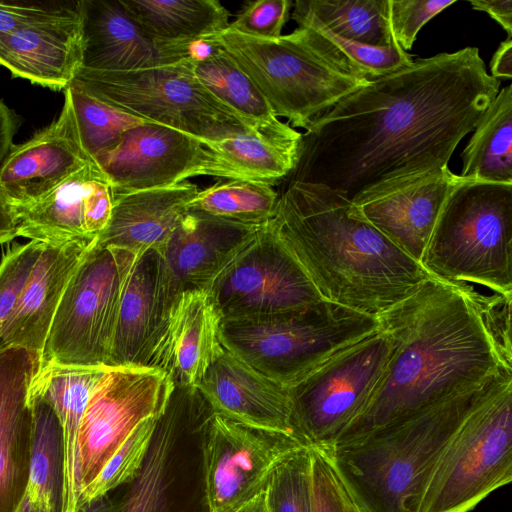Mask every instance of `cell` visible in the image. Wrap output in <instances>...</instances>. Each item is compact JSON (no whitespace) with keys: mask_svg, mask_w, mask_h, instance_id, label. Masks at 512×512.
Returning a JSON list of instances; mask_svg holds the SVG:
<instances>
[{"mask_svg":"<svg viewBox=\"0 0 512 512\" xmlns=\"http://www.w3.org/2000/svg\"><path fill=\"white\" fill-rule=\"evenodd\" d=\"M499 90L477 47L416 59L317 118L286 182L321 184L358 204L445 170Z\"/></svg>","mask_w":512,"mask_h":512,"instance_id":"obj_1","label":"cell"},{"mask_svg":"<svg viewBox=\"0 0 512 512\" xmlns=\"http://www.w3.org/2000/svg\"><path fill=\"white\" fill-rule=\"evenodd\" d=\"M511 300L430 277L378 317L393 341L360 413L331 446L358 439L512 369ZM330 447V446H329Z\"/></svg>","mask_w":512,"mask_h":512,"instance_id":"obj_2","label":"cell"},{"mask_svg":"<svg viewBox=\"0 0 512 512\" xmlns=\"http://www.w3.org/2000/svg\"><path fill=\"white\" fill-rule=\"evenodd\" d=\"M270 227L326 301L379 317L430 278L341 193L287 181Z\"/></svg>","mask_w":512,"mask_h":512,"instance_id":"obj_3","label":"cell"},{"mask_svg":"<svg viewBox=\"0 0 512 512\" xmlns=\"http://www.w3.org/2000/svg\"><path fill=\"white\" fill-rule=\"evenodd\" d=\"M506 370L512 369L358 439L319 449L366 512H419L447 443Z\"/></svg>","mask_w":512,"mask_h":512,"instance_id":"obj_4","label":"cell"},{"mask_svg":"<svg viewBox=\"0 0 512 512\" xmlns=\"http://www.w3.org/2000/svg\"><path fill=\"white\" fill-rule=\"evenodd\" d=\"M247 74L274 114L292 128L307 129L317 118L368 80L314 29L298 26L274 39L231 30L207 38Z\"/></svg>","mask_w":512,"mask_h":512,"instance_id":"obj_5","label":"cell"},{"mask_svg":"<svg viewBox=\"0 0 512 512\" xmlns=\"http://www.w3.org/2000/svg\"><path fill=\"white\" fill-rule=\"evenodd\" d=\"M214 414L197 387L173 384L139 470L109 493L116 512H210L205 444Z\"/></svg>","mask_w":512,"mask_h":512,"instance_id":"obj_6","label":"cell"},{"mask_svg":"<svg viewBox=\"0 0 512 512\" xmlns=\"http://www.w3.org/2000/svg\"><path fill=\"white\" fill-rule=\"evenodd\" d=\"M420 264L430 277L484 286L512 299V184L459 183Z\"/></svg>","mask_w":512,"mask_h":512,"instance_id":"obj_7","label":"cell"},{"mask_svg":"<svg viewBox=\"0 0 512 512\" xmlns=\"http://www.w3.org/2000/svg\"><path fill=\"white\" fill-rule=\"evenodd\" d=\"M380 329L377 317L323 300L299 311L221 319L218 336L228 352L288 388Z\"/></svg>","mask_w":512,"mask_h":512,"instance_id":"obj_8","label":"cell"},{"mask_svg":"<svg viewBox=\"0 0 512 512\" xmlns=\"http://www.w3.org/2000/svg\"><path fill=\"white\" fill-rule=\"evenodd\" d=\"M511 480L512 370H506L447 443L419 512H470Z\"/></svg>","mask_w":512,"mask_h":512,"instance_id":"obj_9","label":"cell"},{"mask_svg":"<svg viewBox=\"0 0 512 512\" xmlns=\"http://www.w3.org/2000/svg\"><path fill=\"white\" fill-rule=\"evenodd\" d=\"M72 82L119 111L180 130L198 140L247 129L202 85L190 58L132 71L80 68Z\"/></svg>","mask_w":512,"mask_h":512,"instance_id":"obj_10","label":"cell"},{"mask_svg":"<svg viewBox=\"0 0 512 512\" xmlns=\"http://www.w3.org/2000/svg\"><path fill=\"white\" fill-rule=\"evenodd\" d=\"M136 258L96 242L86 252L54 315L41 367H108L122 291Z\"/></svg>","mask_w":512,"mask_h":512,"instance_id":"obj_11","label":"cell"},{"mask_svg":"<svg viewBox=\"0 0 512 512\" xmlns=\"http://www.w3.org/2000/svg\"><path fill=\"white\" fill-rule=\"evenodd\" d=\"M393 341L380 329L328 358L288 387L296 435L325 448L360 413L389 362Z\"/></svg>","mask_w":512,"mask_h":512,"instance_id":"obj_12","label":"cell"},{"mask_svg":"<svg viewBox=\"0 0 512 512\" xmlns=\"http://www.w3.org/2000/svg\"><path fill=\"white\" fill-rule=\"evenodd\" d=\"M207 291L221 319L299 311L324 300L269 223Z\"/></svg>","mask_w":512,"mask_h":512,"instance_id":"obj_13","label":"cell"},{"mask_svg":"<svg viewBox=\"0 0 512 512\" xmlns=\"http://www.w3.org/2000/svg\"><path fill=\"white\" fill-rule=\"evenodd\" d=\"M172 386L169 377L157 369L106 370L89 398L78 430L80 494L132 431L159 413Z\"/></svg>","mask_w":512,"mask_h":512,"instance_id":"obj_14","label":"cell"},{"mask_svg":"<svg viewBox=\"0 0 512 512\" xmlns=\"http://www.w3.org/2000/svg\"><path fill=\"white\" fill-rule=\"evenodd\" d=\"M307 446L297 436L246 425L214 414L206 444V487L210 512H236L264 492L274 466Z\"/></svg>","mask_w":512,"mask_h":512,"instance_id":"obj_15","label":"cell"},{"mask_svg":"<svg viewBox=\"0 0 512 512\" xmlns=\"http://www.w3.org/2000/svg\"><path fill=\"white\" fill-rule=\"evenodd\" d=\"M181 292L159 250L137 256L122 291L108 367L157 369Z\"/></svg>","mask_w":512,"mask_h":512,"instance_id":"obj_16","label":"cell"},{"mask_svg":"<svg viewBox=\"0 0 512 512\" xmlns=\"http://www.w3.org/2000/svg\"><path fill=\"white\" fill-rule=\"evenodd\" d=\"M95 163L112 193L177 184L190 177L213 176L212 153L192 135L145 122L127 130Z\"/></svg>","mask_w":512,"mask_h":512,"instance_id":"obj_17","label":"cell"},{"mask_svg":"<svg viewBox=\"0 0 512 512\" xmlns=\"http://www.w3.org/2000/svg\"><path fill=\"white\" fill-rule=\"evenodd\" d=\"M96 164L85 151L69 95L58 117L14 145L0 165V194L13 207L32 204L68 177ZM97 165V164H96Z\"/></svg>","mask_w":512,"mask_h":512,"instance_id":"obj_18","label":"cell"},{"mask_svg":"<svg viewBox=\"0 0 512 512\" xmlns=\"http://www.w3.org/2000/svg\"><path fill=\"white\" fill-rule=\"evenodd\" d=\"M14 210L17 236L44 244L96 240L111 215V188L99 166L91 164L38 201Z\"/></svg>","mask_w":512,"mask_h":512,"instance_id":"obj_19","label":"cell"},{"mask_svg":"<svg viewBox=\"0 0 512 512\" xmlns=\"http://www.w3.org/2000/svg\"><path fill=\"white\" fill-rule=\"evenodd\" d=\"M41 354L19 346L0 350V512H17L27 489L33 434L31 389Z\"/></svg>","mask_w":512,"mask_h":512,"instance_id":"obj_20","label":"cell"},{"mask_svg":"<svg viewBox=\"0 0 512 512\" xmlns=\"http://www.w3.org/2000/svg\"><path fill=\"white\" fill-rule=\"evenodd\" d=\"M81 68L132 71L190 58L188 47L155 42L120 0H81Z\"/></svg>","mask_w":512,"mask_h":512,"instance_id":"obj_21","label":"cell"},{"mask_svg":"<svg viewBox=\"0 0 512 512\" xmlns=\"http://www.w3.org/2000/svg\"><path fill=\"white\" fill-rule=\"evenodd\" d=\"M197 388L218 415L297 436L288 388L257 372L222 346Z\"/></svg>","mask_w":512,"mask_h":512,"instance_id":"obj_22","label":"cell"},{"mask_svg":"<svg viewBox=\"0 0 512 512\" xmlns=\"http://www.w3.org/2000/svg\"><path fill=\"white\" fill-rule=\"evenodd\" d=\"M96 240L44 244L2 334L0 350L19 346L42 353L64 291Z\"/></svg>","mask_w":512,"mask_h":512,"instance_id":"obj_23","label":"cell"},{"mask_svg":"<svg viewBox=\"0 0 512 512\" xmlns=\"http://www.w3.org/2000/svg\"><path fill=\"white\" fill-rule=\"evenodd\" d=\"M463 180L447 168L353 205L361 217L420 263L445 201Z\"/></svg>","mask_w":512,"mask_h":512,"instance_id":"obj_24","label":"cell"},{"mask_svg":"<svg viewBox=\"0 0 512 512\" xmlns=\"http://www.w3.org/2000/svg\"><path fill=\"white\" fill-rule=\"evenodd\" d=\"M260 229L189 211L160 252L182 291L207 290Z\"/></svg>","mask_w":512,"mask_h":512,"instance_id":"obj_25","label":"cell"},{"mask_svg":"<svg viewBox=\"0 0 512 512\" xmlns=\"http://www.w3.org/2000/svg\"><path fill=\"white\" fill-rule=\"evenodd\" d=\"M198 192V186L188 181L132 192H111V215L96 244L125 249L137 256L148 249L161 251L189 212Z\"/></svg>","mask_w":512,"mask_h":512,"instance_id":"obj_26","label":"cell"},{"mask_svg":"<svg viewBox=\"0 0 512 512\" xmlns=\"http://www.w3.org/2000/svg\"><path fill=\"white\" fill-rule=\"evenodd\" d=\"M82 63V22L78 15L0 33V65L52 90H66Z\"/></svg>","mask_w":512,"mask_h":512,"instance_id":"obj_27","label":"cell"},{"mask_svg":"<svg viewBox=\"0 0 512 512\" xmlns=\"http://www.w3.org/2000/svg\"><path fill=\"white\" fill-rule=\"evenodd\" d=\"M221 317L207 290L181 292L157 370L174 385L197 387L221 348Z\"/></svg>","mask_w":512,"mask_h":512,"instance_id":"obj_28","label":"cell"},{"mask_svg":"<svg viewBox=\"0 0 512 512\" xmlns=\"http://www.w3.org/2000/svg\"><path fill=\"white\" fill-rule=\"evenodd\" d=\"M301 137L290 126L270 133L241 128L199 141L213 155L214 177L273 186L295 168Z\"/></svg>","mask_w":512,"mask_h":512,"instance_id":"obj_29","label":"cell"},{"mask_svg":"<svg viewBox=\"0 0 512 512\" xmlns=\"http://www.w3.org/2000/svg\"><path fill=\"white\" fill-rule=\"evenodd\" d=\"M110 367L49 365L41 367L31 393L53 406L63 433L65 453L64 512H76L80 496L77 466V435L89 398Z\"/></svg>","mask_w":512,"mask_h":512,"instance_id":"obj_30","label":"cell"},{"mask_svg":"<svg viewBox=\"0 0 512 512\" xmlns=\"http://www.w3.org/2000/svg\"><path fill=\"white\" fill-rule=\"evenodd\" d=\"M155 42L188 47L229 26V11L217 0H120Z\"/></svg>","mask_w":512,"mask_h":512,"instance_id":"obj_31","label":"cell"},{"mask_svg":"<svg viewBox=\"0 0 512 512\" xmlns=\"http://www.w3.org/2000/svg\"><path fill=\"white\" fill-rule=\"evenodd\" d=\"M33 434L25 498L41 512H64L65 453L62 427L51 403L31 393Z\"/></svg>","mask_w":512,"mask_h":512,"instance_id":"obj_32","label":"cell"},{"mask_svg":"<svg viewBox=\"0 0 512 512\" xmlns=\"http://www.w3.org/2000/svg\"><path fill=\"white\" fill-rule=\"evenodd\" d=\"M214 45L213 52L205 59H190L202 85L251 131L270 133L290 127L289 123L278 119L262 93L230 55Z\"/></svg>","mask_w":512,"mask_h":512,"instance_id":"obj_33","label":"cell"},{"mask_svg":"<svg viewBox=\"0 0 512 512\" xmlns=\"http://www.w3.org/2000/svg\"><path fill=\"white\" fill-rule=\"evenodd\" d=\"M466 181L512 184V85L499 90L461 155Z\"/></svg>","mask_w":512,"mask_h":512,"instance_id":"obj_34","label":"cell"},{"mask_svg":"<svg viewBox=\"0 0 512 512\" xmlns=\"http://www.w3.org/2000/svg\"><path fill=\"white\" fill-rule=\"evenodd\" d=\"M294 8L346 40L376 47L398 44L391 30L389 0H297Z\"/></svg>","mask_w":512,"mask_h":512,"instance_id":"obj_35","label":"cell"},{"mask_svg":"<svg viewBox=\"0 0 512 512\" xmlns=\"http://www.w3.org/2000/svg\"><path fill=\"white\" fill-rule=\"evenodd\" d=\"M278 196L273 187L267 184L228 180L199 190L189 211L263 228L275 215Z\"/></svg>","mask_w":512,"mask_h":512,"instance_id":"obj_36","label":"cell"},{"mask_svg":"<svg viewBox=\"0 0 512 512\" xmlns=\"http://www.w3.org/2000/svg\"><path fill=\"white\" fill-rule=\"evenodd\" d=\"M65 92L73 106L82 145L94 162L115 147L127 130L146 122L93 98L73 82Z\"/></svg>","mask_w":512,"mask_h":512,"instance_id":"obj_37","label":"cell"},{"mask_svg":"<svg viewBox=\"0 0 512 512\" xmlns=\"http://www.w3.org/2000/svg\"><path fill=\"white\" fill-rule=\"evenodd\" d=\"M264 499L268 512H313L310 446L291 451L274 466Z\"/></svg>","mask_w":512,"mask_h":512,"instance_id":"obj_38","label":"cell"},{"mask_svg":"<svg viewBox=\"0 0 512 512\" xmlns=\"http://www.w3.org/2000/svg\"><path fill=\"white\" fill-rule=\"evenodd\" d=\"M292 18L298 26H307L319 33L365 79L372 80L403 69L412 64V56L398 44L376 47L341 38L312 15L293 8Z\"/></svg>","mask_w":512,"mask_h":512,"instance_id":"obj_39","label":"cell"},{"mask_svg":"<svg viewBox=\"0 0 512 512\" xmlns=\"http://www.w3.org/2000/svg\"><path fill=\"white\" fill-rule=\"evenodd\" d=\"M156 416L145 419L132 431L96 478L82 491L77 508L89 500L110 493L134 477L149 447Z\"/></svg>","mask_w":512,"mask_h":512,"instance_id":"obj_40","label":"cell"},{"mask_svg":"<svg viewBox=\"0 0 512 512\" xmlns=\"http://www.w3.org/2000/svg\"><path fill=\"white\" fill-rule=\"evenodd\" d=\"M43 246L30 240L7 251L0 262V339Z\"/></svg>","mask_w":512,"mask_h":512,"instance_id":"obj_41","label":"cell"},{"mask_svg":"<svg viewBox=\"0 0 512 512\" xmlns=\"http://www.w3.org/2000/svg\"><path fill=\"white\" fill-rule=\"evenodd\" d=\"M455 0H389V20L393 37L406 52L421 28Z\"/></svg>","mask_w":512,"mask_h":512,"instance_id":"obj_42","label":"cell"},{"mask_svg":"<svg viewBox=\"0 0 512 512\" xmlns=\"http://www.w3.org/2000/svg\"><path fill=\"white\" fill-rule=\"evenodd\" d=\"M292 2L290 0H257L249 2L229 23L228 30L255 38L274 39L281 36Z\"/></svg>","mask_w":512,"mask_h":512,"instance_id":"obj_43","label":"cell"},{"mask_svg":"<svg viewBox=\"0 0 512 512\" xmlns=\"http://www.w3.org/2000/svg\"><path fill=\"white\" fill-rule=\"evenodd\" d=\"M81 0L69 2L0 1V33H9L47 21L78 15Z\"/></svg>","mask_w":512,"mask_h":512,"instance_id":"obj_44","label":"cell"},{"mask_svg":"<svg viewBox=\"0 0 512 512\" xmlns=\"http://www.w3.org/2000/svg\"><path fill=\"white\" fill-rule=\"evenodd\" d=\"M312 449L313 512H343L336 474L324 452Z\"/></svg>","mask_w":512,"mask_h":512,"instance_id":"obj_45","label":"cell"},{"mask_svg":"<svg viewBox=\"0 0 512 512\" xmlns=\"http://www.w3.org/2000/svg\"><path fill=\"white\" fill-rule=\"evenodd\" d=\"M474 10L483 11L496 20L507 32L508 37L512 34V0H490L470 1Z\"/></svg>","mask_w":512,"mask_h":512,"instance_id":"obj_46","label":"cell"},{"mask_svg":"<svg viewBox=\"0 0 512 512\" xmlns=\"http://www.w3.org/2000/svg\"><path fill=\"white\" fill-rule=\"evenodd\" d=\"M17 128L15 113L0 98V165L13 146Z\"/></svg>","mask_w":512,"mask_h":512,"instance_id":"obj_47","label":"cell"},{"mask_svg":"<svg viewBox=\"0 0 512 512\" xmlns=\"http://www.w3.org/2000/svg\"><path fill=\"white\" fill-rule=\"evenodd\" d=\"M491 76L495 79L512 78V39L504 40L496 52L490 63Z\"/></svg>","mask_w":512,"mask_h":512,"instance_id":"obj_48","label":"cell"},{"mask_svg":"<svg viewBox=\"0 0 512 512\" xmlns=\"http://www.w3.org/2000/svg\"><path fill=\"white\" fill-rule=\"evenodd\" d=\"M18 222L14 208L0 194V244L17 237Z\"/></svg>","mask_w":512,"mask_h":512,"instance_id":"obj_49","label":"cell"},{"mask_svg":"<svg viewBox=\"0 0 512 512\" xmlns=\"http://www.w3.org/2000/svg\"><path fill=\"white\" fill-rule=\"evenodd\" d=\"M76 512H116L110 494L89 500L80 505Z\"/></svg>","mask_w":512,"mask_h":512,"instance_id":"obj_50","label":"cell"},{"mask_svg":"<svg viewBox=\"0 0 512 512\" xmlns=\"http://www.w3.org/2000/svg\"><path fill=\"white\" fill-rule=\"evenodd\" d=\"M336 474V473H335ZM337 477V475H336ZM343 512H366L337 477Z\"/></svg>","mask_w":512,"mask_h":512,"instance_id":"obj_51","label":"cell"},{"mask_svg":"<svg viewBox=\"0 0 512 512\" xmlns=\"http://www.w3.org/2000/svg\"><path fill=\"white\" fill-rule=\"evenodd\" d=\"M236 512H268L264 499V492L245 504Z\"/></svg>","mask_w":512,"mask_h":512,"instance_id":"obj_52","label":"cell"},{"mask_svg":"<svg viewBox=\"0 0 512 512\" xmlns=\"http://www.w3.org/2000/svg\"><path fill=\"white\" fill-rule=\"evenodd\" d=\"M17 512H41L37 509H35L29 501L24 497Z\"/></svg>","mask_w":512,"mask_h":512,"instance_id":"obj_53","label":"cell"}]
</instances>
